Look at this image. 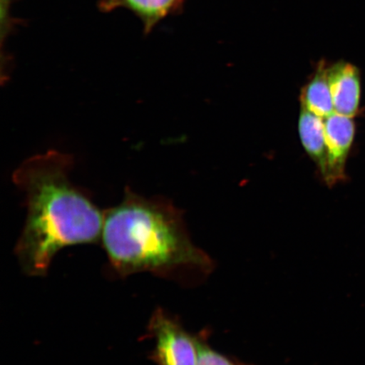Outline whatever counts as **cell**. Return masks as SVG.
<instances>
[{"label":"cell","instance_id":"obj_5","mask_svg":"<svg viewBox=\"0 0 365 365\" xmlns=\"http://www.w3.org/2000/svg\"><path fill=\"white\" fill-rule=\"evenodd\" d=\"M328 80L336 113L346 117L357 115L361 97V82L357 67L339 62L328 67Z\"/></svg>","mask_w":365,"mask_h":365},{"label":"cell","instance_id":"obj_6","mask_svg":"<svg viewBox=\"0 0 365 365\" xmlns=\"http://www.w3.org/2000/svg\"><path fill=\"white\" fill-rule=\"evenodd\" d=\"M182 1L184 0H100L98 7L103 13L126 9L139 18L144 34L148 35L160 21L176 13Z\"/></svg>","mask_w":365,"mask_h":365},{"label":"cell","instance_id":"obj_1","mask_svg":"<svg viewBox=\"0 0 365 365\" xmlns=\"http://www.w3.org/2000/svg\"><path fill=\"white\" fill-rule=\"evenodd\" d=\"M73 164L68 154L51 150L26 159L13 173L27 212L16 254L29 276H45L63 248L101 240L105 212L73 184Z\"/></svg>","mask_w":365,"mask_h":365},{"label":"cell","instance_id":"obj_9","mask_svg":"<svg viewBox=\"0 0 365 365\" xmlns=\"http://www.w3.org/2000/svg\"><path fill=\"white\" fill-rule=\"evenodd\" d=\"M197 365H252L219 353L209 344V331L199 332V358Z\"/></svg>","mask_w":365,"mask_h":365},{"label":"cell","instance_id":"obj_8","mask_svg":"<svg viewBox=\"0 0 365 365\" xmlns=\"http://www.w3.org/2000/svg\"><path fill=\"white\" fill-rule=\"evenodd\" d=\"M301 104L319 117L326 118L335 113L328 80V67L321 62L316 73L301 91Z\"/></svg>","mask_w":365,"mask_h":365},{"label":"cell","instance_id":"obj_7","mask_svg":"<svg viewBox=\"0 0 365 365\" xmlns=\"http://www.w3.org/2000/svg\"><path fill=\"white\" fill-rule=\"evenodd\" d=\"M299 134L305 152L324 176L327 166L325 118L302 108L299 118Z\"/></svg>","mask_w":365,"mask_h":365},{"label":"cell","instance_id":"obj_4","mask_svg":"<svg viewBox=\"0 0 365 365\" xmlns=\"http://www.w3.org/2000/svg\"><path fill=\"white\" fill-rule=\"evenodd\" d=\"M325 132L327 166L323 179L331 187L345 180L346 160L355 135L353 118L333 113L325 118Z\"/></svg>","mask_w":365,"mask_h":365},{"label":"cell","instance_id":"obj_3","mask_svg":"<svg viewBox=\"0 0 365 365\" xmlns=\"http://www.w3.org/2000/svg\"><path fill=\"white\" fill-rule=\"evenodd\" d=\"M148 336L155 342L150 358L158 365H197L199 333L191 334L163 309L150 317Z\"/></svg>","mask_w":365,"mask_h":365},{"label":"cell","instance_id":"obj_2","mask_svg":"<svg viewBox=\"0 0 365 365\" xmlns=\"http://www.w3.org/2000/svg\"><path fill=\"white\" fill-rule=\"evenodd\" d=\"M101 241L109 262L123 277L150 272L205 277L215 267L191 241L179 210L164 199L147 198L130 188L121 203L105 212Z\"/></svg>","mask_w":365,"mask_h":365}]
</instances>
